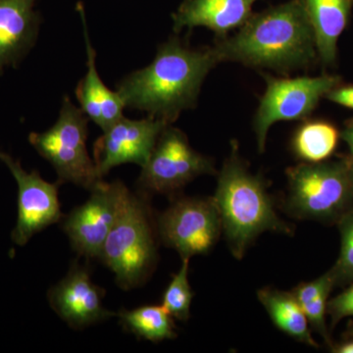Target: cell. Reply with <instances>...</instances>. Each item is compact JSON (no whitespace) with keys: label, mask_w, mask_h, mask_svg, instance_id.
Wrapping results in <instances>:
<instances>
[{"label":"cell","mask_w":353,"mask_h":353,"mask_svg":"<svg viewBox=\"0 0 353 353\" xmlns=\"http://www.w3.org/2000/svg\"><path fill=\"white\" fill-rule=\"evenodd\" d=\"M338 222L341 234L340 256L330 270L334 285L353 282V206Z\"/></svg>","instance_id":"7402d4cb"},{"label":"cell","mask_w":353,"mask_h":353,"mask_svg":"<svg viewBox=\"0 0 353 353\" xmlns=\"http://www.w3.org/2000/svg\"><path fill=\"white\" fill-rule=\"evenodd\" d=\"M212 199L234 259H243L252 241L264 232L292 233L276 213L263 178L248 170L236 141L232 143L231 154L221 169Z\"/></svg>","instance_id":"3957f363"},{"label":"cell","mask_w":353,"mask_h":353,"mask_svg":"<svg viewBox=\"0 0 353 353\" xmlns=\"http://www.w3.org/2000/svg\"><path fill=\"white\" fill-rule=\"evenodd\" d=\"M104 294L105 290L92 282L88 269L74 264L48 297L57 315L71 328L80 330L117 315L102 305Z\"/></svg>","instance_id":"4fadbf2b"},{"label":"cell","mask_w":353,"mask_h":353,"mask_svg":"<svg viewBox=\"0 0 353 353\" xmlns=\"http://www.w3.org/2000/svg\"><path fill=\"white\" fill-rule=\"evenodd\" d=\"M222 230L212 197L178 199L158 218L160 239L164 245L176 250L182 259L210 252Z\"/></svg>","instance_id":"9c48e42d"},{"label":"cell","mask_w":353,"mask_h":353,"mask_svg":"<svg viewBox=\"0 0 353 353\" xmlns=\"http://www.w3.org/2000/svg\"><path fill=\"white\" fill-rule=\"evenodd\" d=\"M155 230L145 194L130 190L99 255L123 290L139 287L152 273L157 262Z\"/></svg>","instance_id":"277c9868"},{"label":"cell","mask_w":353,"mask_h":353,"mask_svg":"<svg viewBox=\"0 0 353 353\" xmlns=\"http://www.w3.org/2000/svg\"><path fill=\"white\" fill-rule=\"evenodd\" d=\"M121 325L126 331L152 343L175 339V323L162 305H145L122 309L117 313Z\"/></svg>","instance_id":"ffe728a7"},{"label":"cell","mask_w":353,"mask_h":353,"mask_svg":"<svg viewBox=\"0 0 353 353\" xmlns=\"http://www.w3.org/2000/svg\"><path fill=\"white\" fill-rule=\"evenodd\" d=\"M83 25L85 50H87V73L76 88V97L81 104V109L88 119L94 121L102 131L108 130L116 121L122 118L123 110L126 108L118 92L109 90L97 69V52L90 43L85 12L82 7L79 8Z\"/></svg>","instance_id":"2e32d148"},{"label":"cell","mask_w":353,"mask_h":353,"mask_svg":"<svg viewBox=\"0 0 353 353\" xmlns=\"http://www.w3.org/2000/svg\"><path fill=\"white\" fill-rule=\"evenodd\" d=\"M90 192V199L85 203L64 216L62 229L79 254L99 259L130 190L120 181L105 183L102 180Z\"/></svg>","instance_id":"30bf717a"},{"label":"cell","mask_w":353,"mask_h":353,"mask_svg":"<svg viewBox=\"0 0 353 353\" xmlns=\"http://www.w3.org/2000/svg\"><path fill=\"white\" fill-rule=\"evenodd\" d=\"M257 296L278 329L299 343L319 347L311 336L307 318L294 292L264 288L259 290Z\"/></svg>","instance_id":"ac0fdd59"},{"label":"cell","mask_w":353,"mask_h":353,"mask_svg":"<svg viewBox=\"0 0 353 353\" xmlns=\"http://www.w3.org/2000/svg\"><path fill=\"white\" fill-rule=\"evenodd\" d=\"M214 161L196 152L181 130L168 125L160 134L138 181L143 192L173 194L201 175H214Z\"/></svg>","instance_id":"ba28073f"},{"label":"cell","mask_w":353,"mask_h":353,"mask_svg":"<svg viewBox=\"0 0 353 353\" xmlns=\"http://www.w3.org/2000/svg\"><path fill=\"white\" fill-rule=\"evenodd\" d=\"M219 63L212 48H190L176 37L160 44L152 63L117 83L126 108L172 124L196 105L202 83Z\"/></svg>","instance_id":"6da1fadb"},{"label":"cell","mask_w":353,"mask_h":353,"mask_svg":"<svg viewBox=\"0 0 353 353\" xmlns=\"http://www.w3.org/2000/svg\"><path fill=\"white\" fill-rule=\"evenodd\" d=\"M341 137L347 143L348 148H350V154H352L353 158V123L348 124L345 128V130L341 132Z\"/></svg>","instance_id":"484cf974"},{"label":"cell","mask_w":353,"mask_h":353,"mask_svg":"<svg viewBox=\"0 0 353 353\" xmlns=\"http://www.w3.org/2000/svg\"><path fill=\"white\" fill-rule=\"evenodd\" d=\"M168 125L171 124L153 117L132 120L123 116L116 121L94 145V161L99 178L122 164L134 163L143 168Z\"/></svg>","instance_id":"7c38bea8"},{"label":"cell","mask_w":353,"mask_h":353,"mask_svg":"<svg viewBox=\"0 0 353 353\" xmlns=\"http://www.w3.org/2000/svg\"><path fill=\"white\" fill-rule=\"evenodd\" d=\"M221 62L292 71L312 65L318 57L314 32L301 0L253 13L233 36L217 39L212 46Z\"/></svg>","instance_id":"7a4b0ae2"},{"label":"cell","mask_w":353,"mask_h":353,"mask_svg":"<svg viewBox=\"0 0 353 353\" xmlns=\"http://www.w3.org/2000/svg\"><path fill=\"white\" fill-rule=\"evenodd\" d=\"M325 97L343 108L353 109V85H338L332 88Z\"/></svg>","instance_id":"d4e9b609"},{"label":"cell","mask_w":353,"mask_h":353,"mask_svg":"<svg viewBox=\"0 0 353 353\" xmlns=\"http://www.w3.org/2000/svg\"><path fill=\"white\" fill-rule=\"evenodd\" d=\"M327 313L331 316L334 325L343 318L353 317V284L328 301Z\"/></svg>","instance_id":"cb8c5ba5"},{"label":"cell","mask_w":353,"mask_h":353,"mask_svg":"<svg viewBox=\"0 0 353 353\" xmlns=\"http://www.w3.org/2000/svg\"><path fill=\"white\" fill-rule=\"evenodd\" d=\"M340 138V131L332 123L323 120L305 121L297 128L292 137V152L306 163L326 161L336 150Z\"/></svg>","instance_id":"d6986e66"},{"label":"cell","mask_w":353,"mask_h":353,"mask_svg":"<svg viewBox=\"0 0 353 353\" xmlns=\"http://www.w3.org/2000/svg\"><path fill=\"white\" fill-rule=\"evenodd\" d=\"M333 352L336 353H353V340L341 343L340 345L334 348Z\"/></svg>","instance_id":"4316f807"},{"label":"cell","mask_w":353,"mask_h":353,"mask_svg":"<svg viewBox=\"0 0 353 353\" xmlns=\"http://www.w3.org/2000/svg\"><path fill=\"white\" fill-rule=\"evenodd\" d=\"M266 90L253 121L259 152H264L269 130L284 121L305 120L330 90L340 85L338 76L277 78L263 74Z\"/></svg>","instance_id":"52a82bcc"},{"label":"cell","mask_w":353,"mask_h":353,"mask_svg":"<svg viewBox=\"0 0 353 353\" xmlns=\"http://www.w3.org/2000/svg\"><path fill=\"white\" fill-rule=\"evenodd\" d=\"M285 209L299 219L339 221L352 208L353 190L347 159L301 162L287 170Z\"/></svg>","instance_id":"5b68a950"},{"label":"cell","mask_w":353,"mask_h":353,"mask_svg":"<svg viewBox=\"0 0 353 353\" xmlns=\"http://www.w3.org/2000/svg\"><path fill=\"white\" fill-rule=\"evenodd\" d=\"M36 0H0V73L19 63L36 43L39 16Z\"/></svg>","instance_id":"9a60e30c"},{"label":"cell","mask_w":353,"mask_h":353,"mask_svg":"<svg viewBox=\"0 0 353 353\" xmlns=\"http://www.w3.org/2000/svg\"><path fill=\"white\" fill-rule=\"evenodd\" d=\"M259 0H183L172 15L176 34L183 29L208 28L216 38L223 39L238 31L252 15Z\"/></svg>","instance_id":"5bb4252c"},{"label":"cell","mask_w":353,"mask_h":353,"mask_svg":"<svg viewBox=\"0 0 353 353\" xmlns=\"http://www.w3.org/2000/svg\"><path fill=\"white\" fill-rule=\"evenodd\" d=\"M182 266L174 274L162 299L165 310L176 320L187 321L190 318L194 292L189 282L190 259H183Z\"/></svg>","instance_id":"44dd1931"},{"label":"cell","mask_w":353,"mask_h":353,"mask_svg":"<svg viewBox=\"0 0 353 353\" xmlns=\"http://www.w3.org/2000/svg\"><path fill=\"white\" fill-rule=\"evenodd\" d=\"M332 289L325 290L317 296L309 299L305 303H301L306 318H307L309 326L321 334L327 343H329L330 338L328 330L326 325L327 307H328V297Z\"/></svg>","instance_id":"603a6c76"},{"label":"cell","mask_w":353,"mask_h":353,"mask_svg":"<svg viewBox=\"0 0 353 353\" xmlns=\"http://www.w3.org/2000/svg\"><path fill=\"white\" fill-rule=\"evenodd\" d=\"M0 160L8 167L18 185V218L12 231V241L24 246L34 234L50 225L61 222L62 214L58 199L61 183H48L38 171L28 173L20 162L0 150Z\"/></svg>","instance_id":"8fae6325"},{"label":"cell","mask_w":353,"mask_h":353,"mask_svg":"<svg viewBox=\"0 0 353 353\" xmlns=\"http://www.w3.org/2000/svg\"><path fill=\"white\" fill-rule=\"evenodd\" d=\"M314 32L318 57L326 66L336 63L338 41L347 29L353 0H301Z\"/></svg>","instance_id":"e0dca14e"},{"label":"cell","mask_w":353,"mask_h":353,"mask_svg":"<svg viewBox=\"0 0 353 353\" xmlns=\"http://www.w3.org/2000/svg\"><path fill=\"white\" fill-rule=\"evenodd\" d=\"M350 182H352V187L353 190V179L350 178Z\"/></svg>","instance_id":"83f0119b"},{"label":"cell","mask_w":353,"mask_h":353,"mask_svg":"<svg viewBox=\"0 0 353 353\" xmlns=\"http://www.w3.org/2000/svg\"><path fill=\"white\" fill-rule=\"evenodd\" d=\"M88 120L82 109L64 97L57 123L48 131L32 132L29 141L52 165L58 182L72 183L90 190L102 179L88 152Z\"/></svg>","instance_id":"8992f818"}]
</instances>
